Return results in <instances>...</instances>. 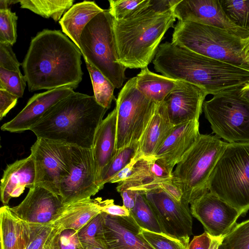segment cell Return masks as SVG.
<instances>
[{
    "label": "cell",
    "instance_id": "cell-15",
    "mask_svg": "<svg viewBox=\"0 0 249 249\" xmlns=\"http://www.w3.org/2000/svg\"><path fill=\"white\" fill-rule=\"evenodd\" d=\"M102 213L103 240L107 249H155L130 214L119 216Z\"/></svg>",
    "mask_w": 249,
    "mask_h": 249
},
{
    "label": "cell",
    "instance_id": "cell-8",
    "mask_svg": "<svg viewBox=\"0 0 249 249\" xmlns=\"http://www.w3.org/2000/svg\"><path fill=\"white\" fill-rule=\"evenodd\" d=\"M158 105L138 90L136 76L126 82L116 100V152L138 143Z\"/></svg>",
    "mask_w": 249,
    "mask_h": 249
},
{
    "label": "cell",
    "instance_id": "cell-24",
    "mask_svg": "<svg viewBox=\"0 0 249 249\" xmlns=\"http://www.w3.org/2000/svg\"><path fill=\"white\" fill-rule=\"evenodd\" d=\"M164 102L158 104L155 112L138 142L137 153L140 156L153 157L172 131Z\"/></svg>",
    "mask_w": 249,
    "mask_h": 249
},
{
    "label": "cell",
    "instance_id": "cell-25",
    "mask_svg": "<svg viewBox=\"0 0 249 249\" xmlns=\"http://www.w3.org/2000/svg\"><path fill=\"white\" fill-rule=\"evenodd\" d=\"M104 10L93 1L84 0L73 4L59 21L62 32L80 49V37L84 28Z\"/></svg>",
    "mask_w": 249,
    "mask_h": 249
},
{
    "label": "cell",
    "instance_id": "cell-19",
    "mask_svg": "<svg viewBox=\"0 0 249 249\" xmlns=\"http://www.w3.org/2000/svg\"><path fill=\"white\" fill-rule=\"evenodd\" d=\"M199 120L175 126L153 156L172 175L173 168L193 146L200 135Z\"/></svg>",
    "mask_w": 249,
    "mask_h": 249
},
{
    "label": "cell",
    "instance_id": "cell-35",
    "mask_svg": "<svg viewBox=\"0 0 249 249\" xmlns=\"http://www.w3.org/2000/svg\"><path fill=\"white\" fill-rule=\"evenodd\" d=\"M151 0H109L108 9L113 18L121 20L128 18L148 6Z\"/></svg>",
    "mask_w": 249,
    "mask_h": 249
},
{
    "label": "cell",
    "instance_id": "cell-50",
    "mask_svg": "<svg viewBox=\"0 0 249 249\" xmlns=\"http://www.w3.org/2000/svg\"><path fill=\"white\" fill-rule=\"evenodd\" d=\"M222 239V238H214L210 249H217L221 243Z\"/></svg>",
    "mask_w": 249,
    "mask_h": 249
},
{
    "label": "cell",
    "instance_id": "cell-17",
    "mask_svg": "<svg viewBox=\"0 0 249 249\" xmlns=\"http://www.w3.org/2000/svg\"><path fill=\"white\" fill-rule=\"evenodd\" d=\"M207 95L201 88L182 81L163 101L171 123L176 126L188 121L199 120Z\"/></svg>",
    "mask_w": 249,
    "mask_h": 249
},
{
    "label": "cell",
    "instance_id": "cell-20",
    "mask_svg": "<svg viewBox=\"0 0 249 249\" xmlns=\"http://www.w3.org/2000/svg\"><path fill=\"white\" fill-rule=\"evenodd\" d=\"M172 178V175L154 157L141 156L130 175L118 183L116 190L119 193L129 190L136 194L145 195L160 188L164 182Z\"/></svg>",
    "mask_w": 249,
    "mask_h": 249
},
{
    "label": "cell",
    "instance_id": "cell-33",
    "mask_svg": "<svg viewBox=\"0 0 249 249\" xmlns=\"http://www.w3.org/2000/svg\"><path fill=\"white\" fill-rule=\"evenodd\" d=\"M138 148V143L116 152L115 156L100 177L98 183L100 190L131 161L135 155Z\"/></svg>",
    "mask_w": 249,
    "mask_h": 249
},
{
    "label": "cell",
    "instance_id": "cell-44",
    "mask_svg": "<svg viewBox=\"0 0 249 249\" xmlns=\"http://www.w3.org/2000/svg\"><path fill=\"white\" fill-rule=\"evenodd\" d=\"M213 238L207 232L205 231L200 235L194 236L189 244L188 249H210Z\"/></svg>",
    "mask_w": 249,
    "mask_h": 249
},
{
    "label": "cell",
    "instance_id": "cell-18",
    "mask_svg": "<svg viewBox=\"0 0 249 249\" xmlns=\"http://www.w3.org/2000/svg\"><path fill=\"white\" fill-rule=\"evenodd\" d=\"M73 92L72 88L63 87L35 94L21 111L4 124L1 129L14 133L30 130L51 107Z\"/></svg>",
    "mask_w": 249,
    "mask_h": 249
},
{
    "label": "cell",
    "instance_id": "cell-51",
    "mask_svg": "<svg viewBox=\"0 0 249 249\" xmlns=\"http://www.w3.org/2000/svg\"><path fill=\"white\" fill-rule=\"evenodd\" d=\"M59 235L58 234L53 241L49 249H60L59 244Z\"/></svg>",
    "mask_w": 249,
    "mask_h": 249
},
{
    "label": "cell",
    "instance_id": "cell-48",
    "mask_svg": "<svg viewBox=\"0 0 249 249\" xmlns=\"http://www.w3.org/2000/svg\"><path fill=\"white\" fill-rule=\"evenodd\" d=\"M240 94L241 97L249 103V83L240 89Z\"/></svg>",
    "mask_w": 249,
    "mask_h": 249
},
{
    "label": "cell",
    "instance_id": "cell-30",
    "mask_svg": "<svg viewBox=\"0 0 249 249\" xmlns=\"http://www.w3.org/2000/svg\"><path fill=\"white\" fill-rule=\"evenodd\" d=\"M93 87L94 96L96 102L103 107L109 109L113 100L115 87L96 68L85 60Z\"/></svg>",
    "mask_w": 249,
    "mask_h": 249
},
{
    "label": "cell",
    "instance_id": "cell-29",
    "mask_svg": "<svg viewBox=\"0 0 249 249\" xmlns=\"http://www.w3.org/2000/svg\"><path fill=\"white\" fill-rule=\"evenodd\" d=\"M74 0H21L20 7L28 9L45 18H52L55 21L61 19L64 12L72 5Z\"/></svg>",
    "mask_w": 249,
    "mask_h": 249
},
{
    "label": "cell",
    "instance_id": "cell-37",
    "mask_svg": "<svg viewBox=\"0 0 249 249\" xmlns=\"http://www.w3.org/2000/svg\"><path fill=\"white\" fill-rule=\"evenodd\" d=\"M27 81L21 71H11L0 67V89H4L18 98L22 97Z\"/></svg>",
    "mask_w": 249,
    "mask_h": 249
},
{
    "label": "cell",
    "instance_id": "cell-45",
    "mask_svg": "<svg viewBox=\"0 0 249 249\" xmlns=\"http://www.w3.org/2000/svg\"><path fill=\"white\" fill-rule=\"evenodd\" d=\"M140 157L141 156H140L136 152L135 155L132 159L131 161L116 175L113 176L108 181V183H118L126 179L131 173L134 165L139 160Z\"/></svg>",
    "mask_w": 249,
    "mask_h": 249
},
{
    "label": "cell",
    "instance_id": "cell-38",
    "mask_svg": "<svg viewBox=\"0 0 249 249\" xmlns=\"http://www.w3.org/2000/svg\"><path fill=\"white\" fill-rule=\"evenodd\" d=\"M18 18L10 8L0 9V43L13 46L16 42Z\"/></svg>",
    "mask_w": 249,
    "mask_h": 249
},
{
    "label": "cell",
    "instance_id": "cell-1",
    "mask_svg": "<svg viewBox=\"0 0 249 249\" xmlns=\"http://www.w3.org/2000/svg\"><path fill=\"white\" fill-rule=\"evenodd\" d=\"M82 55L78 47L60 30L38 33L21 64L28 90L76 89L82 80Z\"/></svg>",
    "mask_w": 249,
    "mask_h": 249
},
{
    "label": "cell",
    "instance_id": "cell-42",
    "mask_svg": "<svg viewBox=\"0 0 249 249\" xmlns=\"http://www.w3.org/2000/svg\"><path fill=\"white\" fill-rule=\"evenodd\" d=\"M18 98L7 91L0 89V120H2L16 106Z\"/></svg>",
    "mask_w": 249,
    "mask_h": 249
},
{
    "label": "cell",
    "instance_id": "cell-43",
    "mask_svg": "<svg viewBox=\"0 0 249 249\" xmlns=\"http://www.w3.org/2000/svg\"><path fill=\"white\" fill-rule=\"evenodd\" d=\"M101 209V212L111 215L127 216L130 215V212L128 209L123 205L114 204L113 199L103 200Z\"/></svg>",
    "mask_w": 249,
    "mask_h": 249
},
{
    "label": "cell",
    "instance_id": "cell-31",
    "mask_svg": "<svg viewBox=\"0 0 249 249\" xmlns=\"http://www.w3.org/2000/svg\"><path fill=\"white\" fill-rule=\"evenodd\" d=\"M130 214L142 229L162 233L158 219L144 195L136 194L135 204L130 211Z\"/></svg>",
    "mask_w": 249,
    "mask_h": 249
},
{
    "label": "cell",
    "instance_id": "cell-47",
    "mask_svg": "<svg viewBox=\"0 0 249 249\" xmlns=\"http://www.w3.org/2000/svg\"><path fill=\"white\" fill-rule=\"evenodd\" d=\"M241 57L249 70V37L245 39L244 45L241 52Z\"/></svg>",
    "mask_w": 249,
    "mask_h": 249
},
{
    "label": "cell",
    "instance_id": "cell-4",
    "mask_svg": "<svg viewBox=\"0 0 249 249\" xmlns=\"http://www.w3.org/2000/svg\"><path fill=\"white\" fill-rule=\"evenodd\" d=\"M228 143L216 135L200 134L176 165L172 180L181 191L185 206L209 191L211 174Z\"/></svg>",
    "mask_w": 249,
    "mask_h": 249
},
{
    "label": "cell",
    "instance_id": "cell-41",
    "mask_svg": "<svg viewBox=\"0 0 249 249\" xmlns=\"http://www.w3.org/2000/svg\"><path fill=\"white\" fill-rule=\"evenodd\" d=\"M60 249H85L81 243L77 231L65 230L59 235Z\"/></svg>",
    "mask_w": 249,
    "mask_h": 249
},
{
    "label": "cell",
    "instance_id": "cell-32",
    "mask_svg": "<svg viewBox=\"0 0 249 249\" xmlns=\"http://www.w3.org/2000/svg\"><path fill=\"white\" fill-rule=\"evenodd\" d=\"M227 17L236 26L249 32V0H220Z\"/></svg>",
    "mask_w": 249,
    "mask_h": 249
},
{
    "label": "cell",
    "instance_id": "cell-52",
    "mask_svg": "<svg viewBox=\"0 0 249 249\" xmlns=\"http://www.w3.org/2000/svg\"><path fill=\"white\" fill-rule=\"evenodd\" d=\"M85 249H106L103 247H96L93 246L82 245Z\"/></svg>",
    "mask_w": 249,
    "mask_h": 249
},
{
    "label": "cell",
    "instance_id": "cell-27",
    "mask_svg": "<svg viewBox=\"0 0 249 249\" xmlns=\"http://www.w3.org/2000/svg\"><path fill=\"white\" fill-rule=\"evenodd\" d=\"M22 249H49L64 230L53 223H29L21 220Z\"/></svg>",
    "mask_w": 249,
    "mask_h": 249
},
{
    "label": "cell",
    "instance_id": "cell-26",
    "mask_svg": "<svg viewBox=\"0 0 249 249\" xmlns=\"http://www.w3.org/2000/svg\"><path fill=\"white\" fill-rule=\"evenodd\" d=\"M136 77L138 90L158 104L163 102L166 97L182 81L154 73L148 67L142 69Z\"/></svg>",
    "mask_w": 249,
    "mask_h": 249
},
{
    "label": "cell",
    "instance_id": "cell-23",
    "mask_svg": "<svg viewBox=\"0 0 249 249\" xmlns=\"http://www.w3.org/2000/svg\"><path fill=\"white\" fill-rule=\"evenodd\" d=\"M101 197L86 198L63 204L52 223L65 230L78 231L101 212Z\"/></svg>",
    "mask_w": 249,
    "mask_h": 249
},
{
    "label": "cell",
    "instance_id": "cell-40",
    "mask_svg": "<svg viewBox=\"0 0 249 249\" xmlns=\"http://www.w3.org/2000/svg\"><path fill=\"white\" fill-rule=\"evenodd\" d=\"M12 47L9 44L0 43V67L8 71H19L21 64Z\"/></svg>",
    "mask_w": 249,
    "mask_h": 249
},
{
    "label": "cell",
    "instance_id": "cell-46",
    "mask_svg": "<svg viewBox=\"0 0 249 249\" xmlns=\"http://www.w3.org/2000/svg\"><path fill=\"white\" fill-rule=\"evenodd\" d=\"M119 193L123 199V206L130 212L135 206L136 194L129 190H123Z\"/></svg>",
    "mask_w": 249,
    "mask_h": 249
},
{
    "label": "cell",
    "instance_id": "cell-6",
    "mask_svg": "<svg viewBox=\"0 0 249 249\" xmlns=\"http://www.w3.org/2000/svg\"><path fill=\"white\" fill-rule=\"evenodd\" d=\"M245 39L220 28L178 21L174 27L171 42L199 54L249 70L241 57Z\"/></svg>",
    "mask_w": 249,
    "mask_h": 249
},
{
    "label": "cell",
    "instance_id": "cell-5",
    "mask_svg": "<svg viewBox=\"0 0 249 249\" xmlns=\"http://www.w3.org/2000/svg\"><path fill=\"white\" fill-rule=\"evenodd\" d=\"M208 191L242 214L249 210V143H228L208 184Z\"/></svg>",
    "mask_w": 249,
    "mask_h": 249
},
{
    "label": "cell",
    "instance_id": "cell-9",
    "mask_svg": "<svg viewBox=\"0 0 249 249\" xmlns=\"http://www.w3.org/2000/svg\"><path fill=\"white\" fill-rule=\"evenodd\" d=\"M240 90L214 95L202 107L213 133L230 143H249V103Z\"/></svg>",
    "mask_w": 249,
    "mask_h": 249
},
{
    "label": "cell",
    "instance_id": "cell-13",
    "mask_svg": "<svg viewBox=\"0 0 249 249\" xmlns=\"http://www.w3.org/2000/svg\"><path fill=\"white\" fill-rule=\"evenodd\" d=\"M192 215L203 225L205 231L223 238L237 224L242 213L213 193L208 191L190 203Z\"/></svg>",
    "mask_w": 249,
    "mask_h": 249
},
{
    "label": "cell",
    "instance_id": "cell-22",
    "mask_svg": "<svg viewBox=\"0 0 249 249\" xmlns=\"http://www.w3.org/2000/svg\"><path fill=\"white\" fill-rule=\"evenodd\" d=\"M116 128L117 111L115 107L101 122L93 142L92 150L97 185L102 174L116 154Z\"/></svg>",
    "mask_w": 249,
    "mask_h": 249
},
{
    "label": "cell",
    "instance_id": "cell-3",
    "mask_svg": "<svg viewBox=\"0 0 249 249\" xmlns=\"http://www.w3.org/2000/svg\"><path fill=\"white\" fill-rule=\"evenodd\" d=\"M107 109L74 92L51 107L30 130L37 137L90 149Z\"/></svg>",
    "mask_w": 249,
    "mask_h": 249
},
{
    "label": "cell",
    "instance_id": "cell-53",
    "mask_svg": "<svg viewBox=\"0 0 249 249\" xmlns=\"http://www.w3.org/2000/svg\"><path fill=\"white\" fill-rule=\"evenodd\" d=\"M217 249H225L223 247V246L221 245V243L219 245Z\"/></svg>",
    "mask_w": 249,
    "mask_h": 249
},
{
    "label": "cell",
    "instance_id": "cell-7",
    "mask_svg": "<svg viewBox=\"0 0 249 249\" xmlns=\"http://www.w3.org/2000/svg\"><path fill=\"white\" fill-rule=\"evenodd\" d=\"M113 18L108 10L97 15L85 26L80 37V50L84 60L98 69L119 89L126 79L127 69L118 62L113 30Z\"/></svg>",
    "mask_w": 249,
    "mask_h": 249
},
{
    "label": "cell",
    "instance_id": "cell-39",
    "mask_svg": "<svg viewBox=\"0 0 249 249\" xmlns=\"http://www.w3.org/2000/svg\"><path fill=\"white\" fill-rule=\"evenodd\" d=\"M142 232L155 249H188V246L181 241L162 233L152 232L142 229Z\"/></svg>",
    "mask_w": 249,
    "mask_h": 249
},
{
    "label": "cell",
    "instance_id": "cell-11",
    "mask_svg": "<svg viewBox=\"0 0 249 249\" xmlns=\"http://www.w3.org/2000/svg\"><path fill=\"white\" fill-rule=\"evenodd\" d=\"M99 191L92 148L71 145L70 170L60 185L62 203L66 204L90 198Z\"/></svg>",
    "mask_w": 249,
    "mask_h": 249
},
{
    "label": "cell",
    "instance_id": "cell-16",
    "mask_svg": "<svg viewBox=\"0 0 249 249\" xmlns=\"http://www.w3.org/2000/svg\"><path fill=\"white\" fill-rule=\"evenodd\" d=\"M63 205L60 196L44 188L35 186L18 205L11 208L20 220L29 223H52Z\"/></svg>",
    "mask_w": 249,
    "mask_h": 249
},
{
    "label": "cell",
    "instance_id": "cell-28",
    "mask_svg": "<svg viewBox=\"0 0 249 249\" xmlns=\"http://www.w3.org/2000/svg\"><path fill=\"white\" fill-rule=\"evenodd\" d=\"M1 249H22L21 220L4 205L0 209Z\"/></svg>",
    "mask_w": 249,
    "mask_h": 249
},
{
    "label": "cell",
    "instance_id": "cell-49",
    "mask_svg": "<svg viewBox=\"0 0 249 249\" xmlns=\"http://www.w3.org/2000/svg\"><path fill=\"white\" fill-rule=\"evenodd\" d=\"M19 0H0V9L9 8V5L19 2Z\"/></svg>",
    "mask_w": 249,
    "mask_h": 249
},
{
    "label": "cell",
    "instance_id": "cell-10",
    "mask_svg": "<svg viewBox=\"0 0 249 249\" xmlns=\"http://www.w3.org/2000/svg\"><path fill=\"white\" fill-rule=\"evenodd\" d=\"M36 168L35 186L60 196L62 179L68 174L71 145L60 142L37 138L31 147Z\"/></svg>",
    "mask_w": 249,
    "mask_h": 249
},
{
    "label": "cell",
    "instance_id": "cell-12",
    "mask_svg": "<svg viewBox=\"0 0 249 249\" xmlns=\"http://www.w3.org/2000/svg\"><path fill=\"white\" fill-rule=\"evenodd\" d=\"M162 232L189 245L192 234V218L189 207L157 188L145 195Z\"/></svg>",
    "mask_w": 249,
    "mask_h": 249
},
{
    "label": "cell",
    "instance_id": "cell-34",
    "mask_svg": "<svg viewBox=\"0 0 249 249\" xmlns=\"http://www.w3.org/2000/svg\"><path fill=\"white\" fill-rule=\"evenodd\" d=\"M103 213L101 212L77 232L81 243L106 248L103 240Z\"/></svg>",
    "mask_w": 249,
    "mask_h": 249
},
{
    "label": "cell",
    "instance_id": "cell-21",
    "mask_svg": "<svg viewBox=\"0 0 249 249\" xmlns=\"http://www.w3.org/2000/svg\"><path fill=\"white\" fill-rule=\"evenodd\" d=\"M36 168L34 159L31 154L28 157L7 165L3 171L0 182V198L4 205L13 197H17L25 188L35 186Z\"/></svg>",
    "mask_w": 249,
    "mask_h": 249
},
{
    "label": "cell",
    "instance_id": "cell-2",
    "mask_svg": "<svg viewBox=\"0 0 249 249\" xmlns=\"http://www.w3.org/2000/svg\"><path fill=\"white\" fill-rule=\"evenodd\" d=\"M179 0H151L131 17L113 18L118 62L129 69H143L153 61L163 37L176 21L172 7Z\"/></svg>",
    "mask_w": 249,
    "mask_h": 249
},
{
    "label": "cell",
    "instance_id": "cell-14",
    "mask_svg": "<svg viewBox=\"0 0 249 249\" xmlns=\"http://www.w3.org/2000/svg\"><path fill=\"white\" fill-rule=\"evenodd\" d=\"M172 10L178 21L220 28L242 39L249 37V32L237 27L227 17L220 0H180Z\"/></svg>",
    "mask_w": 249,
    "mask_h": 249
},
{
    "label": "cell",
    "instance_id": "cell-36",
    "mask_svg": "<svg viewBox=\"0 0 249 249\" xmlns=\"http://www.w3.org/2000/svg\"><path fill=\"white\" fill-rule=\"evenodd\" d=\"M225 249H249V219L236 224L222 239Z\"/></svg>",
    "mask_w": 249,
    "mask_h": 249
}]
</instances>
